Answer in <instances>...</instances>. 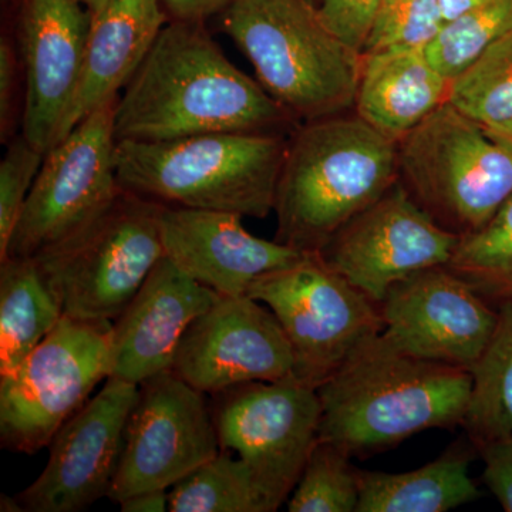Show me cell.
<instances>
[{
    "instance_id": "6da1fadb",
    "label": "cell",
    "mask_w": 512,
    "mask_h": 512,
    "mask_svg": "<svg viewBox=\"0 0 512 512\" xmlns=\"http://www.w3.org/2000/svg\"><path fill=\"white\" fill-rule=\"evenodd\" d=\"M296 123L225 56L204 22L181 20H168L114 109L117 141L286 134Z\"/></svg>"
},
{
    "instance_id": "7a4b0ae2",
    "label": "cell",
    "mask_w": 512,
    "mask_h": 512,
    "mask_svg": "<svg viewBox=\"0 0 512 512\" xmlns=\"http://www.w3.org/2000/svg\"><path fill=\"white\" fill-rule=\"evenodd\" d=\"M471 387L467 369L409 355L379 333L319 387L318 440L360 456L451 429L466 421Z\"/></svg>"
},
{
    "instance_id": "3957f363",
    "label": "cell",
    "mask_w": 512,
    "mask_h": 512,
    "mask_svg": "<svg viewBox=\"0 0 512 512\" xmlns=\"http://www.w3.org/2000/svg\"><path fill=\"white\" fill-rule=\"evenodd\" d=\"M397 181V143L357 114L303 123L289 137L276 187L275 241L318 254Z\"/></svg>"
},
{
    "instance_id": "277c9868",
    "label": "cell",
    "mask_w": 512,
    "mask_h": 512,
    "mask_svg": "<svg viewBox=\"0 0 512 512\" xmlns=\"http://www.w3.org/2000/svg\"><path fill=\"white\" fill-rule=\"evenodd\" d=\"M289 137L279 133H210L168 141H117L121 188L178 207L265 218Z\"/></svg>"
},
{
    "instance_id": "5b68a950",
    "label": "cell",
    "mask_w": 512,
    "mask_h": 512,
    "mask_svg": "<svg viewBox=\"0 0 512 512\" xmlns=\"http://www.w3.org/2000/svg\"><path fill=\"white\" fill-rule=\"evenodd\" d=\"M224 30L262 87L295 121L355 106L362 53L333 35L308 0H234Z\"/></svg>"
},
{
    "instance_id": "8992f818",
    "label": "cell",
    "mask_w": 512,
    "mask_h": 512,
    "mask_svg": "<svg viewBox=\"0 0 512 512\" xmlns=\"http://www.w3.org/2000/svg\"><path fill=\"white\" fill-rule=\"evenodd\" d=\"M161 207L120 188L82 227L33 256L64 316L119 318L164 256Z\"/></svg>"
},
{
    "instance_id": "52a82bcc",
    "label": "cell",
    "mask_w": 512,
    "mask_h": 512,
    "mask_svg": "<svg viewBox=\"0 0 512 512\" xmlns=\"http://www.w3.org/2000/svg\"><path fill=\"white\" fill-rule=\"evenodd\" d=\"M397 153L400 183L457 237L483 228L512 197V150L450 101L404 136Z\"/></svg>"
},
{
    "instance_id": "ba28073f",
    "label": "cell",
    "mask_w": 512,
    "mask_h": 512,
    "mask_svg": "<svg viewBox=\"0 0 512 512\" xmlns=\"http://www.w3.org/2000/svg\"><path fill=\"white\" fill-rule=\"evenodd\" d=\"M113 322L63 316L15 370L0 376V441L13 453L49 447L113 362Z\"/></svg>"
},
{
    "instance_id": "9c48e42d",
    "label": "cell",
    "mask_w": 512,
    "mask_h": 512,
    "mask_svg": "<svg viewBox=\"0 0 512 512\" xmlns=\"http://www.w3.org/2000/svg\"><path fill=\"white\" fill-rule=\"evenodd\" d=\"M247 296L274 313L291 343L292 376L315 389L384 329L380 303L330 269L318 254L261 276Z\"/></svg>"
},
{
    "instance_id": "30bf717a",
    "label": "cell",
    "mask_w": 512,
    "mask_h": 512,
    "mask_svg": "<svg viewBox=\"0 0 512 512\" xmlns=\"http://www.w3.org/2000/svg\"><path fill=\"white\" fill-rule=\"evenodd\" d=\"M221 450L235 451L252 471L269 510L289 500L318 443V389L295 377L249 382L214 394Z\"/></svg>"
},
{
    "instance_id": "8fae6325",
    "label": "cell",
    "mask_w": 512,
    "mask_h": 512,
    "mask_svg": "<svg viewBox=\"0 0 512 512\" xmlns=\"http://www.w3.org/2000/svg\"><path fill=\"white\" fill-rule=\"evenodd\" d=\"M116 101H107L94 110L50 148L5 259L33 258L82 227L119 192L114 164Z\"/></svg>"
},
{
    "instance_id": "7c38bea8",
    "label": "cell",
    "mask_w": 512,
    "mask_h": 512,
    "mask_svg": "<svg viewBox=\"0 0 512 512\" xmlns=\"http://www.w3.org/2000/svg\"><path fill=\"white\" fill-rule=\"evenodd\" d=\"M220 451L204 393L173 370L160 373L138 387L107 498L120 504L144 491L170 490Z\"/></svg>"
},
{
    "instance_id": "4fadbf2b",
    "label": "cell",
    "mask_w": 512,
    "mask_h": 512,
    "mask_svg": "<svg viewBox=\"0 0 512 512\" xmlns=\"http://www.w3.org/2000/svg\"><path fill=\"white\" fill-rule=\"evenodd\" d=\"M458 239L440 227L397 181L346 222L318 255L349 284L382 303L397 282L447 265Z\"/></svg>"
},
{
    "instance_id": "5bb4252c",
    "label": "cell",
    "mask_w": 512,
    "mask_h": 512,
    "mask_svg": "<svg viewBox=\"0 0 512 512\" xmlns=\"http://www.w3.org/2000/svg\"><path fill=\"white\" fill-rule=\"evenodd\" d=\"M138 384L109 377L99 393L60 427L45 470L18 494L29 512H79L109 497Z\"/></svg>"
},
{
    "instance_id": "9a60e30c",
    "label": "cell",
    "mask_w": 512,
    "mask_h": 512,
    "mask_svg": "<svg viewBox=\"0 0 512 512\" xmlns=\"http://www.w3.org/2000/svg\"><path fill=\"white\" fill-rule=\"evenodd\" d=\"M380 311L384 338L396 348L468 372L498 319L497 308L446 265L424 269L394 284Z\"/></svg>"
},
{
    "instance_id": "2e32d148",
    "label": "cell",
    "mask_w": 512,
    "mask_h": 512,
    "mask_svg": "<svg viewBox=\"0 0 512 512\" xmlns=\"http://www.w3.org/2000/svg\"><path fill=\"white\" fill-rule=\"evenodd\" d=\"M173 372L201 393L274 382L293 373L291 343L271 309L249 296H222L184 333Z\"/></svg>"
},
{
    "instance_id": "e0dca14e",
    "label": "cell",
    "mask_w": 512,
    "mask_h": 512,
    "mask_svg": "<svg viewBox=\"0 0 512 512\" xmlns=\"http://www.w3.org/2000/svg\"><path fill=\"white\" fill-rule=\"evenodd\" d=\"M93 16L77 0H25L20 55L22 134L42 153L55 146L82 80Z\"/></svg>"
},
{
    "instance_id": "ac0fdd59",
    "label": "cell",
    "mask_w": 512,
    "mask_h": 512,
    "mask_svg": "<svg viewBox=\"0 0 512 512\" xmlns=\"http://www.w3.org/2000/svg\"><path fill=\"white\" fill-rule=\"evenodd\" d=\"M235 212L163 204L164 256L222 296H245L256 279L296 264L306 252L255 237Z\"/></svg>"
},
{
    "instance_id": "d6986e66",
    "label": "cell",
    "mask_w": 512,
    "mask_h": 512,
    "mask_svg": "<svg viewBox=\"0 0 512 512\" xmlns=\"http://www.w3.org/2000/svg\"><path fill=\"white\" fill-rule=\"evenodd\" d=\"M220 298L163 256L113 322L110 377L138 384L173 370L192 320Z\"/></svg>"
},
{
    "instance_id": "ffe728a7",
    "label": "cell",
    "mask_w": 512,
    "mask_h": 512,
    "mask_svg": "<svg viewBox=\"0 0 512 512\" xmlns=\"http://www.w3.org/2000/svg\"><path fill=\"white\" fill-rule=\"evenodd\" d=\"M168 20L161 0H111L93 19L82 80L56 144L94 110L119 97Z\"/></svg>"
},
{
    "instance_id": "44dd1931",
    "label": "cell",
    "mask_w": 512,
    "mask_h": 512,
    "mask_svg": "<svg viewBox=\"0 0 512 512\" xmlns=\"http://www.w3.org/2000/svg\"><path fill=\"white\" fill-rule=\"evenodd\" d=\"M451 80L430 63L426 49H387L362 55L356 114L399 143L450 97Z\"/></svg>"
},
{
    "instance_id": "7402d4cb",
    "label": "cell",
    "mask_w": 512,
    "mask_h": 512,
    "mask_svg": "<svg viewBox=\"0 0 512 512\" xmlns=\"http://www.w3.org/2000/svg\"><path fill=\"white\" fill-rule=\"evenodd\" d=\"M470 456L453 448L407 473L360 471L356 512H446L481 497L468 474Z\"/></svg>"
},
{
    "instance_id": "603a6c76",
    "label": "cell",
    "mask_w": 512,
    "mask_h": 512,
    "mask_svg": "<svg viewBox=\"0 0 512 512\" xmlns=\"http://www.w3.org/2000/svg\"><path fill=\"white\" fill-rule=\"evenodd\" d=\"M63 316L35 259L0 261V376L15 370Z\"/></svg>"
},
{
    "instance_id": "cb8c5ba5",
    "label": "cell",
    "mask_w": 512,
    "mask_h": 512,
    "mask_svg": "<svg viewBox=\"0 0 512 512\" xmlns=\"http://www.w3.org/2000/svg\"><path fill=\"white\" fill-rule=\"evenodd\" d=\"M497 325L471 367L466 421L474 444L512 434V299L497 306Z\"/></svg>"
},
{
    "instance_id": "d4e9b609",
    "label": "cell",
    "mask_w": 512,
    "mask_h": 512,
    "mask_svg": "<svg viewBox=\"0 0 512 512\" xmlns=\"http://www.w3.org/2000/svg\"><path fill=\"white\" fill-rule=\"evenodd\" d=\"M168 511L271 512L252 471L227 450H221L170 488Z\"/></svg>"
},
{
    "instance_id": "484cf974",
    "label": "cell",
    "mask_w": 512,
    "mask_h": 512,
    "mask_svg": "<svg viewBox=\"0 0 512 512\" xmlns=\"http://www.w3.org/2000/svg\"><path fill=\"white\" fill-rule=\"evenodd\" d=\"M446 266L494 308L512 299V197L483 228L458 239Z\"/></svg>"
},
{
    "instance_id": "4316f807",
    "label": "cell",
    "mask_w": 512,
    "mask_h": 512,
    "mask_svg": "<svg viewBox=\"0 0 512 512\" xmlns=\"http://www.w3.org/2000/svg\"><path fill=\"white\" fill-rule=\"evenodd\" d=\"M448 101L484 128L512 119V30L451 82Z\"/></svg>"
},
{
    "instance_id": "83f0119b",
    "label": "cell",
    "mask_w": 512,
    "mask_h": 512,
    "mask_svg": "<svg viewBox=\"0 0 512 512\" xmlns=\"http://www.w3.org/2000/svg\"><path fill=\"white\" fill-rule=\"evenodd\" d=\"M512 30V0H484L444 23L426 47L430 63L453 82L493 43Z\"/></svg>"
},
{
    "instance_id": "f1b7e54d",
    "label": "cell",
    "mask_w": 512,
    "mask_h": 512,
    "mask_svg": "<svg viewBox=\"0 0 512 512\" xmlns=\"http://www.w3.org/2000/svg\"><path fill=\"white\" fill-rule=\"evenodd\" d=\"M359 474L350 463V454L318 440L289 497V512H356Z\"/></svg>"
},
{
    "instance_id": "f546056e",
    "label": "cell",
    "mask_w": 512,
    "mask_h": 512,
    "mask_svg": "<svg viewBox=\"0 0 512 512\" xmlns=\"http://www.w3.org/2000/svg\"><path fill=\"white\" fill-rule=\"evenodd\" d=\"M444 23L439 0H384L362 55L387 49H426Z\"/></svg>"
},
{
    "instance_id": "4dcf8cb0",
    "label": "cell",
    "mask_w": 512,
    "mask_h": 512,
    "mask_svg": "<svg viewBox=\"0 0 512 512\" xmlns=\"http://www.w3.org/2000/svg\"><path fill=\"white\" fill-rule=\"evenodd\" d=\"M45 157L20 133L9 141L0 161V261L8 254L13 231Z\"/></svg>"
},
{
    "instance_id": "1f68e13d",
    "label": "cell",
    "mask_w": 512,
    "mask_h": 512,
    "mask_svg": "<svg viewBox=\"0 0 512 512\" xmlns=\"http://www.w3.org/2000/svg\"><path fill=\"white\" fill-rule=\"evenodd\" d=\"M384 0H319L318 12L330 32L362 53Z\"/></svg>"
},
{
    "instance_id": "d6a6232c",
    "label": "cell",
    "mask_w": 512,
    "mask_h": 512,
    "mask_svg": "<svg viewBox=\"0 0 512 512\" xmlns=\"http://www.w3.org/2000/svg\"><path fill=\"white\" fill-rule=\"evenodd\" d=\"M484 460L483 480L504 511L512 512V434L476 444Z\"/></svg>"
},
{
    "instance_id": "836d02e7",
    "label": "cell",
    "mask_w": 512,
    "mask_h": 512,
    "mask_svg": "<svg viewBox=\"0 0 512 512\" xmlns=\"http://www.w3.org/2000/svg\"><path fill=\"white\" fill-rule=\"evenodd\" d=\"M18 56L8 39L0 40V136L10 141L15 136V100L18 92Z\"/></svg>"
},
{
    "instance_id": "e575fe53",
    "label": "cell",
    "mask_w": 512,
    "mask_h": 512,
    "mask_svg": "<svg viewBox=\"0 0 512 512\" xmlns=\"http://www.w3.org/2000/svg\"><path fill=\"white\" fill-rule=\"evenodd\" d=\"M234 0H161L170 20L205 22L218 12H225Z\"/></svg>"
},
{
    "instance_id": "d590c367",
    "label": "cell",
    "mask_w": 512,
    "mask_h": 512,
    "mask_svg": "<svg viewBox=\"0 0 512 512\" xmlns=\"http://www.w3.org/2000/svg\"><path fill=\"white\" fill-rule=\"evenodd\" d=\"M123 512H164L168 511V490L144 491L121 501Z\"/></svg>"
},
{
    "instance_id": "8d00e7d4",
    "label": "cell",
    "mask_w": 512,
    "mask_h": 512,
    "mask_svg": "<svg viewBox=\"0 0 512 512\" xmlns=\"http://www.w3.org/2000/svg\"><path fill=\"white\" fill-rule=\"evenodd\" d=\"M441 10H443L444 19L448 20L463 15L467 10L473 9L478 3L484 0H439Z\"/></svg>"
},
{
    "instance_id": "74e56055",
    "label": "cell",
    "mask_w": 512,
    "mask_h": 512,
    "mask_svg": "<svg viewBox=\"0 0 512 512\" xmlns=\"http://www.w3.org/2000/svg\"><path fill=\"white\" fill-rule=\"evenodd\" d=\"M485 131L495 141L512 150V119L505 121L503 124H498V126L485 128Z\"/></svg>"
},
{
    "instance_id": "f35d334b",
    "label": "cell",
    "mask_w": 512,
    "mask_h": 512,
    "mask_svg": "<svg viewBox=\"0 0 512 512\" xmlns=\"http://www.w3.org/2000/svg\"><path fill=\"white\" fill-rule=\"evenodd\" d=\"M0 511L2 512H22L25 511L20 503L18 495H5L0 497Z\"/></svg>"
},
{
    "instance_id": "ab89813d",
    "label": "cell",
    "mask_w": 512,
    "mask_h": 512,
    "mask_svg": "<svg viewBox=\"0 0 512 512\" xmlns=\"http://www.w3.org/2000/svg\"><path fill=\"white\" fill-rule=\"evenodd\" d=\"M77 2L82 3L84 8L92 13L93 19H96L110 5L111 0H77Z\"/></svg>"
},
{
    "instance_id": "60d3db41",
    "label": "cell",
    "mask_w": 512,
    "mask_h": 512,
    "mask_svg": "<svg viewBox=\"0 0 512 512\" xmlns=\"http://www.w3.org/2000/svg\"><path fill=\"white\" fill-rule=\"evenodd\" d=\"M308 2H311L312 5L318 6L319 0H308Z\"/></svg>"
}]
</instances>
